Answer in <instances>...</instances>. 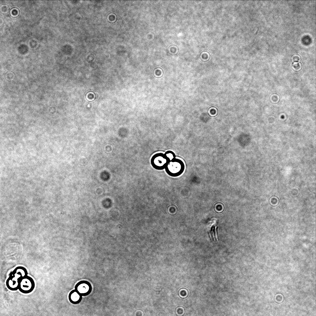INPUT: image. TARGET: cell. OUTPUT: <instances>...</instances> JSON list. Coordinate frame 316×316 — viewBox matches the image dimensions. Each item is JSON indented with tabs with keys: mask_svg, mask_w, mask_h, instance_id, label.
Returning a JSON list of instances; mask_svg holds the SVG:
<instances>
[{
	"mask_svg": "<svg viewBox=\"0 0 316 316\" xmlns=\"http://www.w3.org/2000/svg\"><path fill=\"white\" fill-rule=\"evenodd\" d=\"M75 289L82 296L89 295L92 291L91 283L88 281L82 280L77 283L75 285Z\"/></svg>",
	"mask_w": 316,
	"mask_h": 316,
	"instance_id": "cell-5",
	"label": "cell"
},
{
	"mask_svg": "<svg viewBox=\"0 0 316 316\" xmlns=\"http://www.w3.org/2000/svg\"><path fill=\"white\" fill-rule=\"evenodd\" d=\"M169 161L164 154L158 153L153 156L150 162L154 168L157 170H162L165 169Z\"/></svg>",
	"mask_w": 316,
	"mask_h": 316,
	"instance_id": "cell-3",
	"label": "cell"
},
{
	"mask_svg": "<svg viewBox=\"0 0 316 316\" xmlns=\"http://www.w3.org/2000/svg\"><path fill=\"white\" fill-rule=\"evenodd\" d=\"M164 154L165 156L170 161L176 158L175 153L172 151L168 150Z\"/></svg>",
	"mask_w": 316,
	"mask_h": 316,
	"instance_id": "cell-7",
	"label": "cell"
},
{
	"mask_svg": "<svg viewBox=\"0 0 316 316\" xmlns=\"http://www.w3.org/2000/svg\"><path fill=\"white\" fill-rule=\"evenodd\" d=\"M34 280L30 276L27 275L23 277L20 281L19 290L23 294H28L32 292L35 288Z\"/></svg>",
	"mask_w": 316,
	"mask_h": 316,
	"instance_id": "cell-4",
	"label": "cell"
},
{
	"mask_svg": "<svg viewBox=\"0 0 316 316\" xmlns=\"http://www.w3.org/2000/svg\"><path fill=\"white\" fill-rule=\"evenodd\" d=\"M216 227H215L214 231H215V236L216 238V239L217 240H218L217 236V233H216Z\"/></svg>",
	"mask_w": 316,
	"mask_h": 316,
	"instance_id": "cell-8",
	"label": "cell"
},
{
	"mask_svg": "<svg viewBox=\"0 0 316 316\" xmlns=\"http://www.w3.org/2000/svg\"><path fill=\"white\" fill-rule=\"evenodd\" d=\"M185 168L183 162L179 159L175 158L169 161L165 169L168 175L176 177L181 175L183 173Z\"/></svg>",
	"mask_w": 316,
	"mask_h": 316,
	"instance_id": "cell-2",
	"label": "cell"
},
{
	"mask_svg": "<svg viewBox=\"0 0 316 316\" xmlns=\"http://www.w3.org/2000/svg\"><path fill=\"white\" fill-rule=\"evenodd\" d=\"M82 296L75 289L71 290L68 295L69 301L74 305L79 304L81 301Z\"/></svg>",
	"mask_w": 316,
	"mask_h": 316,
	"instance_id": "cell-6",
	"label": "cell"
},
{
	"mask_svg": "<svg viewBox=\"0 0 316 316\" xmlns=\"http://www.w3.org/2000/svg\"><path fill=\"white\" fill-rule=\"evenodd\" d=\"M27 275V271L25 267L22 266L17 267L10 272L6 281L7 288L11 291L17 290L22 278Z\"/></svg>",
	"mask_w": 316,
	"mask_h": 316,
	"instance_id": "cell-1",
	"label": "cell"
}]
</instances>
